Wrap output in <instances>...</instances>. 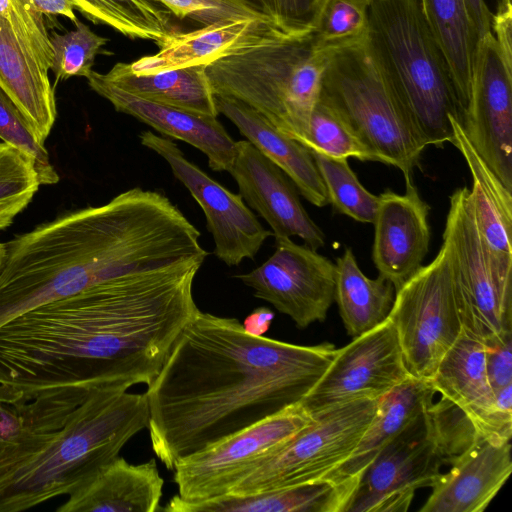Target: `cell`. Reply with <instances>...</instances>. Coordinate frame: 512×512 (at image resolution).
<instances>
[{
	"instance_id": "cell-38",
	"label": "cell",
	"mask_w": 512,
	"mask_h": 512,
	"mask_svg": "<svg viewBox=\"0 0 512 512\" xmlns=\"http://www.w3.org/2000/svg\"><path fill=\"white\" fill-rule=\"evenodd\" d=\"M0 139L32 161L40 185L55 184L58 173L36 131L13 100L0 87Z\"/></svg>"
},
{
	"instance_id": "cell-33",
	"label": "cell",
	"mask_w": 512,
	"mask_h": 512,
	"mask_svg": "<svg viewBox=\"0 0 512 512\" xmlns=\"http://www.w3.org/2000/svg\"><path fill=\"white\" fill-rule=\"evenodd\" d=\"M322 178L328 204L340 214L361 223H373L379 195L369 192L351 169L348 159L311 152Z\"/></svg>"
},
{
	"instance_id": "cell-27",
	"label": "cell",
	"mask_w": 512,
	"mask_h": 512,
	"mask_svg": "<svg viewBox=\"0 0 512 512\" xmlns=\"http://www.w3.org/2000/svg\"><path fill=\"white\" fill-rule=\"evenodd\" d=\"M215 104L218 113L228 118L247 141L277 165L308 202L316 207L328 204L322 178L306 147L238 100L215 95Z\"/></svg>"
},
{
	"instance_id": "cell-40",
	"label": "cell",
	"mask_w": 512,
	"mask_h": 512,
	"mask_svg": "<svg viewBox=\"0 0 512 512\" xmlns=\"http://www.w3.org/2000/svg\"><path fill=\"white\" fill-rule=\"evenodd\" d=\"M180 19L209 25L229 18L272 19L249 0H152ZM275 21V20H274Z\"/></svg>"
},
{
	"instance_id": "cell-11",
	"label": "cell",
	"mask_w": 512,
	"mask_h": 512,
	"mask_svg": "<svg viewBox=\"0 0 512 512\" xmlns=\"http://www.w3.org/2000/svg\"><path fill=\"white\" fill-rule=\"evenodd\" d=\"M311 420L297 403L180 459L172 471L177 495L194 502L228 494Z\"/></svg>"
},
{
	"instance_id": "cell-45",
	"label": "cell",
	"mask_w": 512,
	"mask_h": 512,
	"mask_svg": "<svg viewBox=\"0 0 512 512\" xmlns=\"http://www.w3.org/2000/svg\"><path fill=\"white\" fill-rule=\"evenodd\" d=\"M27 431L24 413L16 405L0 401V446L18 441Z\"/></svg>"
},
{
	"instance_id": "cell-25",
	"label": "cell",
	"mask_w": 512,
	"mask_h": 512,
	"mask_svg": "<svg viewBox=\"0 0 512 512\" xmlns=\"http://www.w3.org/2000/svg\"><path fill=\"white\" fill-rule=\"evenodd\" d=\"M0 87L19 107L42 142L57 116L48 69L32 43L0 16Z\"/></svg>"
},
{
	"instance_id": "cell-4",
	"label": "cell",
	"mask_w": 512,
	"mask_h": 512,
	"mask_svg": "<svg viewBox=\"0 0 512 512\" xmlns=\"http://www.w3.org/2000/svg\"><path fill=\"white\" fill-rule=\"evenodd\" d=\"M148 424L145 392L99 390L58 427L27 431L0 446V512L23 511L71 494Z\"/></svg>"
},
{
	"instance_id": "cell-48",
	"label": "cell",
	"mask_w": 512,
	"mask_h": 512,
	"mask_svg": "<svg viewBox=\"0 0 512 512\" xmlns=\"http://www.w3.org/2000/svg\"><path fill=\"white\" fill-rule=\"evenodd\" d=\"M275 314L267 307H258L253 310L244 320V330L255 336H263L272 323Z\"/></svg>"
},
{
	"instance_id": "cell-2",
	"label": "cell",
	"mask_w": 512,
	"mask_h": 512,
	"mask_svg": "<svg viewBox=\"0 0 512 512\" xmlns=\"http://www.w3.org/2000/svg\"><path fill=\"white\" fill-rule=\"evenodd\" d=\"M336 348L247 333L236 318L200 310L145 391L156 457L173 471L195 452L300 403Z\"/></svg>"
},
{
	"instance_id": "cell-13",
	"label": "cell",
	"mask_w": 512,
	"mask_h": 512,
	"mask_svg": "<svg viewBox=\"0 0 512 512\" xmlns=\"http://www.w3.org/2000/svg\"><path fill=\"white\" fill-rule=\"evenodd\" d=\"M408 377L395 327L387 318L336 349L300 404L311 415L351 401L378 400Z\"/></svg>"
},
{
	"instance_id": "cell-9",
	"label": "cell",
	"mask_w": 512,
	"mask_h": 512,
	"mask_svg": "<svg viewBox=\"0 0 512 512\" xmlns=\"http://www.w3.org/2000/svg\"><path fill=\"white\" fill-rule=\"evenodd\" d=\"M377 401H351L311 414L308 425L228 494L251 495L323 480L352 454L374 416Z\"/></svg>"
},
{
	"instance_id": "cell-26",
	"label": "cell",
	"mask_w": 512,
	"mask_h": 512,
	"mask_svg": "<svg viewBox=\"0 0 512 512\" xmlns=\"http://www.w3.org/2000/svg\"><path fill=\"white\" fill-rule=\"evenodd\" d=\"M435 394L430 381L410 376L379 398L374 416L352 454L323 480L344 484L355 492L361 474L371 461L426 410Z\"/></svg>"
},
{
	"instance_id": "cell-3",
	"label": "cell",
	"mask_w": 512,
	"mask_h": 512,
	"mask_svg": "<svg viewBox=\"0 0 512 512\" xmlns=\"http://www.w3.org/2000/svg\"><path fill=\"white\" fill-rule=\"evenodd\" d=\"M199 237L165 195L141 188L62 214L5 243L0 326L123 275L205 260Z\"/></svg>"
},
{
	"instance_id": "cell-7",
	"label": "cell",
	"mask_w": 512,
	"mask_h": 512,
	"mask_svg": "<svg viewBox=\"0 0 512 512\" xmlns=\"http://www.w3.org/2000/svg\"><path fill=\"white\" fill-rule=\"evenodd\" d=\"M320 98L348 124L375 161L413 176L426 146L365 39L331 50Z\"/></svg>"
},
{
	"instance_id": "cell-6",
	"label": "cell",
	"mask_w": 512,
	"mask_h": 512,
	"mask_svg": "<svg viewBox=\"0 0 512 512\" xmlns=\"http://www.w3.org/2000/svg\"><path fill=\"white\" fill-rule=\"evenodd\" d=\"M330 50L313 30L293 32L205 66L216 96L238 100L303 144Z\"/></svg>"
},
{
	"instance_id": "cell-17",
	"label": "cell",
	"mask_w": 512,
	"mask_h": 512,
	"mask_svg": "<svg viewBox=\"0 0 512 512\" xmlns=\"http://www.w3.org/2000/svg\"><path fill=\"white\" fill-rule=\"evenodd\" d=\"M228 172L243 200L269 224L274 237L297 236L314 250L324 247L325 234L306 212L293 182L249 141H236Z\"/></svg>"
},
{
	"instance_id": "cell-34",
	"label": "cell",
	"mask_w": 512,
	"mask_h": 512,
	"mask_svg": "<svg viewBox=\"0 0 512 512\" xmlns=\"http://www.w3.org/2000/svg\"><path fill=\"white\" fill-rule=\"evenodd\" d=\"M302 145L310 152L332 158L375 161L348 124L320 96L311 113L307 136Z\"/></svg>"
},
{
	"instance_id": "cell-31",
	"label": "cell",
	"mask_w": 512,
	"mask_h": 512,
	"mask_svg": "<svg viewBox=\"0 0 512 512\" xmlns=\"http://www.w3.org/2000/svg\"><path fill=\"white\" fill-rule=\"evenodd\" d=\"M420 4L448 64L462 117L469 99L477 43L464 1L420 0Z\"/></svg>"
},
{
	"instance_id": "cell-12",
	"label": "cell",
	"mask_w": 512,
	"mask_h": 512,
	"mask_svg": "<svg viewBox=\"0 0 512 512\" xmlns=\"http://www.w3.org/2000/svg\"><path fill=\"white\" fill-rule=\"evenodd\" d=\"M444 465L425 410L363 471L345 512H405L416 490L432 487Z\"/></svg>"
},
{
	"instance_id": "cell-35",
	"label": "cell",
	"mask_w": 512,
	"mask_h": 512,
	"mask_svg": "<svg viewBox=\"0 0 512 512\" xmlns=\"http://www.w3.org/2000/svg\"><path fill=\"white\" fill-rule=\"evenodd\" d=\"M40 182L30 158L0 142V230L27 207Z\"/></svg>"
},
{
	"instance_id": "cell-15",
	"label": "cell",
	"mask_w": 512,
	"mask_h": 512,
	"mask_svg": "<svg viewBox=\"0 0 512 512\" xmlns=\"http://www.w3.org/2000/svg\"><path fill=\"white\" fill-rule=\"evenodd\" d=\"M460 124L475 151L512 191V67L491 32L476 43L470 94Z\"/></svg>"
},
{
	"instance_id": "cell-8",
	"label": "cell",
	"mask_w": 512,
	"mask_h": 512,
	"mask_svg": "<svg viewBox=\"0 0 512 512\" xmlns=\"http://www.w3.org/2000/svg\"><path fill=\"white\" fill-rule=\"evenodd\" d=\"M442 239L435 258L395 291L388 315L409 375L426 381L462 332L453 251L449 240Z\"/></svg>"
},
{
	"instance_id": "cell-50",
	"label": "cell",
	"mask_w": 512,
	"mask_h": 512,
	"mask_svg": "<svg viewBox=\"0 0 512 512\" xmlns=\"http://www.w3.org/2000/svg\"><path fill=\"white\" fill-rule=\"evenodd\" d=\"M358 1H360V2H362V3H365V4H367V5H368V3L370 2V0H358Z\"/></svg>"
},
{
	"instance_id": "cell-14",
	"label": "cell",
	"mask_w": 512,
	"mask_h": 512,
	"mask_svg": "<svg viewBox=\"0 0 512 512\" xmlns=\"http://www.w3.org/2000/svg\"><path fill=\"white\" fill-rule=\"evenodd\" d=\"M235 278L299 328L324 321L334 302L335 263L290 237H275L274 253L261 266Z\"/></svg>"
},
{
	"instance_id": "cell-20",
	"label": "cell",
	"mask_w": 512,
	"mask_h": 512,
	"mask_svg": "<svg viewBox=\"0 0 512 512\" xmlns=\"http://www.w3.org/2000/svg\"><path fill=\"white\" fill-rule=\"evenodd\" d=\"M486 346L463 330L430 380L436 393L457 406L482 437L511 440L512 416L499 412L489 384Z\"/></svg>"
},
{
	"instance_id": "cell-32",
	"label": "cell",
	"mask_w": 512,
	"mask_h": 512,
	"mask_svg": "<svg viewBox=\"0 0 512 512\" xmlns=\"http://www.w3.org/2000/svg\"><path fill=\"white\" fill-rule=\"evenodd\" d=\"M75 9L95 24L107 25L131 39L159 44L174 29L171 12L152 0H72Z\"/></svg>"
},
{
	"instance_id": "cell-29",
	"label": "cell",
	"mask_w": 512,
	"mask_h": 512,
	"mask_svg": "<svg viewBox=\"0 0 512 512\" xmlns=\"http://www.w3.org/2000/svg\"><path fill=\"white\" fill-rule=\"evenodd\" d=\"M102 76L114 86L142 99L200 115H219L205 66L136 75L128 69L127 63L118 62Z\"/></svg>"
},
{
	"instance_id": "cell-1",
	"label": "cell",
	"mask_w": 512,
	"mask_h": 512,
	"mask_svg": "<svg viewBox=\"0 0 512 512\" xmlns=\"http://www.w3.org/2000/svg\"><path fill=\"white\" fill-rule=\"evenodd\" d=\"M204 260L123 275L0 326V401L78 406L99 390L154 380L197 313Z\"/></svg>"
},
{
	"instance_id": "cell-37",
	"label": "cell",
	"mask_w": 512,
	"mask_h": 512,
	"mask_svg": "<svg viewBox=\"0 0 512 512\" xmlns=\"http://www.w3.org/2000/svg\"><path fill=\"white\" fill-rule=\"evenodd\" d=\"M367 27V4L323 0L313 34L320 49L331 51L365 39Z\"/></svg>"
},
{
	"instance_id": "cell-41",
	"label": "cell",
	"mask_w": 512,
	"mask_h": 512,
	"mask_svg": "<svg viewBox=\"0 0 512 512\" xmlns=\"http://www.w3.org/2000/svg\"><path fill=\"white\" fill-rule=\"evenodd\" d=\"M0 16L8 19L33 44L46 67L50 69L53 52L44 16L31 10L20 0H0Z\"/></svg>"
},
{
	"instance_id": "cell-46",
	"label": "cell",
	"mask_w": 512,
	"mask_h": 512,
	"mask_svg": "<svg viewBox=\"0 0 512 512\" xmlns=\"http://www.w3.org/2000/svg\"><path fill=\"white\" fill-rule=\"evenodd\" d=\"M31 10L46 17L63 16L74 24L78 21L72 0H20Z\"/></svg>"
},
{
	"instance_id": "cell-36",
	"label": "cell",
	"mask_w": 512,
	"mask_h": 512,
	"mask_svg": "<svg viewBox=\"0 0 512 512\" xmlns=\"http://www.w3.org/2000/svg\"><path fill=\"white\" fill-rule=\"evenodd\" d=\"M49 40L53 52L51 70L58 81L73 76L87 77L93 70L96 56L102 52L108 39L97 35L80 20L75 29L64 34L51 31Z\"/></svg>"
},
{
	"instance_id": "cell-24",
	"label": "cell",
	"mask_w": 512,
	"mask_h": 512,
	"mask_svg": "<svg viewBox=\"0 0 512 512\" xmlns=\"http://www.w3.org/2000/svg\"><path fill=\"white\" fill-rule=\"evenodd\" d=\"M164 480L154 458L131 464L119 455L69 494L57 512L161 511Z\"/></svg>"
},
{
	"instance_id": "cell-28",
	"label": "cell",
	"mask_w": 512,
	"mask_h": 512,
	"mask_svg": "<svg viewBox=\"0 0 512 512\" xmlns=\"http://www.w3.org/2000/svg\"><path fill=\"white\" fill-rule=\"evenodd\" d=\"M353 490L328 480L276 489L251 495H231L185 501L172 497L161 511L166 512H345Z\"/></svg>"
},
{
	"instance_id": "cell-19",
	"label": "cell",
	"mask_w": 512,
	"mask_h": 512,
	"mask_svg": "<svg viewBox=\"0 0 512 512\" xmlns=\"http://www.w3.org/2000/svg\"><path fill=\"white\" fill-rule=\"evenodd\" d=\"M405 178V193L386 190L372 224V260L379 275L389 280L395 291L422 266L429 251L430 207L420 197L413 176Z\"/></svg>"
},
{
	"instance_id": "cell-39",
	"label": "cell",
	"mask_w": 512,
	"mask_h": 512,
	"mask_svg": "<svg viewBox=\"0 0 512 512\" xmlns=\"http://www.w3.org/2000/svg\"><path fill=\"white\" fill-rule=\"evenodd\" d=\"M426 414L447 465L480 437L470 419L457 406L442 397L429 404Z\"/></svg>"
},
{
	"instance_id": "cell-22",
	"label": "cell",
	"mask_w": 512,
	"mask_h": 512,
	"mask_svg": "<svg viewBox=\"0 0 512 512\" xmlns=\"http://www.w3.org/2000/svg\"><path fill=\"white\" fill-rule=\"evenodd\" d=\"M89 87L108 100L116 111L128 114L161 134L184 141L203 152L209 167L216 172L230 169L236 153V141L217 117L192 113L132 95L106 81L102 73L92 71Z\"/></svg>"
},
{
	"instance_id": "cell-49",
	"label": "cell",
	"mask_w": 512,
	"mask_h": 512,
	"mask_svg": "<svg viewBox=\"0 0 512 512\" xmlns=\"http://www.w3.org/2000/svg\"><path fill=\"white\" fill-rule=\"evenodd\" d=\"M6 255V245L5 243H0V266Z\"/></svg>"
},
{
	"instance_id": "cell-43",
	"label": "cell",
	"mask_w": 512,
	"mask_h": 512,
	"mask_svg": "<svg viewBox=\"0 0 512 512\" xmlns=\"http://www.w3.org/2000/svg\"><path fill=\"white\" fill-rule=\"evenodd\" d=\"M486 371L494 392L512 385V336L503 342L486 346Z\"/></svg>"
},
{
	"instance_id": "cell-42",
	"label": "cell",
	"mask_w": 512,
	"mask_h": 512,
	"mask_svg": "<svg viewBox=\"0 0 512 512\" xmlns=\"http://www.w3.org/2000/svg\"><path fill=\"white\" fill-rule=\"evenodd\" d=\"M261 10L293 31L313 30L323 0H257Z\"/></svg>"
},
{
	"instance_id": "cell-47",
	"label": "cell",
	"mask_w": 512,
	"mask_h": 512,
	"mask_svg": "<svg viewBox=\"0 0 512 512\" xmlns=\"http://www.w3.org/2000/svg\"><path fill=\"white\" fill-rule=\"evenodd\" d=\"M476 40L491 32V14L485 0H463Z\"/></svg>"
},
{
	"instance_id": "cell-21",
	"label": "cell",
	"mask_w": 512,
	"mask_h": 512,
	"mask_svg": "<svg viewBox=\"0 0 512 512\" xmlns=\"http://www.w3.org/2000/svg\"><path fill=\"white\" fill-rule=\"evenodd\" d=\"M450 465L420 512L484 511L512 471L510 440L480 436Z\"/></svg>"
},
{
	"instance_id": "cell-5",
	"label": "cell",
	"mask_w": 512,
	"mask_h": 512,
	"mask_svg": "<svg viewBox=\"0 0 512 512\" xmlns=\"http://www.w3.org/2000/svg\"><path fill=\"white\" fill-rule=\"evenodd\" d=\"M366 43L426 146L452 143L461 108L420 0H370Z\"/></svg>"
},
{
	"instance_id": "cell-23",
	"label": "cell",
	"mask_w": 512,
	"mask_h": 512,
	"mask_svg": "<svg viewBox=\"0 0 512 512\" xmlns=\"http://www.w3.org/2000/svg\"><path fill=\"white\" fill-rule=\"evenodd\" d=\"M452 143L472 177L470 200L491 269L502 286L512 290V191L508 190L475 151L460 122L450 118Z\"/></svg>"
},
{
	"instance_id": "cell-44",
	"label": "cell",
	"mask_w": 512,
	"mask_h": 512,
	"mask_svg": "<svg viewBox=\"0 0 512 512\" xmlns=\"http://www.w3.org/2000/svg\"><path fill=\"white\" fill-rule=\"evenodd\" d=\"M491 33L506 64L512 67V3L498 0L495 13L491 14Z\"/></svg>"
},
{
	"instance_id": "cell-18",
	"label": "cell",
	"mask_w": 512,
	"mask_h": 512,
	"mask_svg": "<svg viewBox=\"0 0 512 512\" xmlns=\"http://www.w3.org/2000/svg\"><path fill=\"white\" fill-rule=\"evenodd\" d=\"M293 31L273 19L229 18L199 29L173 30L157 44L158 52L127 63L136 75L210 63L240 51L259 46Z\"/></svg>"
},
{
	"instance_id": "cell-10",
	"label": "cell",
	"mask_w": 512,
	"mask_h": 512,
	"mask_svg": "<svg viewBox=\"0 0 512 512\" xmlns=\"http://www.w3.org/2000/svg\"><path fill=\"white\" fill-rule=\"evenodd\" d=\"M443 236L452 247L462 330L485 346L512 336V290L495 277L475 221L469 188L450 196Z\"/></svg>"
},
{
	"instance_id": "cell-30",
	"label": "cell",
	"mask_w": 512,
	"mask_h": 512,
	"mask_svg": "<svg viewBox=\"0 0 512 512\" xmlns=\"http://www.w3.org/2000/svg\"><path fill=\"white\" fill-rule=\"evenodd\" d=\"M395 297L393 284L382 276L368 278L351 248L336 259L334 301L348 335L357 337L388 318Z\"/></svg>"
},
{
	"instance_id": "cell-16",
	"label": "cell",
	"mask_w": 512,
	"mask_h": 512,
	"mask_svg": "<svg viewBox=\"0 0 512 512\" xmlns=\"http://www.w3.org/2000/svg\"><path fill=\"white\" fill-rule=\"evenodd\" d=\"M143 146L166 160L174 176L184 184L202 208L212 234L214 254L228 266L253 259L273 233L260 223L240 194H234L190 162L168 138L143 131Z\"/></svg>"
}]
</instances>
